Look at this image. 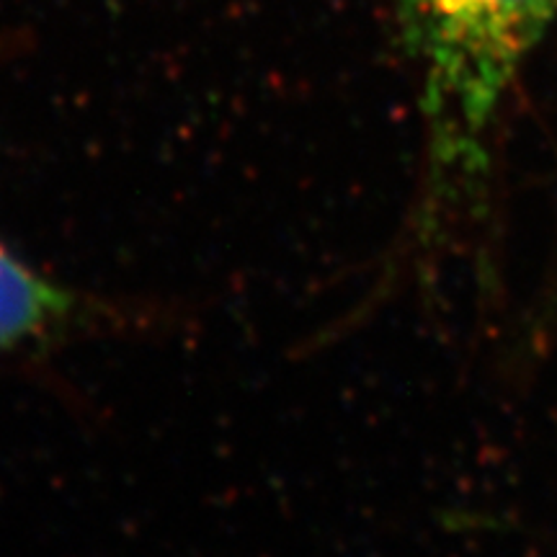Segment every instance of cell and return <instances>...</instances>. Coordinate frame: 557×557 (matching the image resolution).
<instances>
[{
  "mask_svg": "<svg viewBox=\"0 0 557 557\" xmlns=\"http://www.w3.org/2000/svg\"><path fill=\"white\" fill-rule=\"evenodd\" d=\"M421 75L434 186L478 178L485 137L557 0H393Z\"/></svg>",
  "mask_w": 557,
  "mask_h": 557,
  "instance_id": "obj_1",
  "label": "cell"
},
{
  "mask_svg": "<svg viewBox=\"0 0 557 557\" xmlns=\"http://www.w3.org/2000/svg\"><path fill=\"white\" fill-rule=\"evenodd\" d=\"M122 329L127 312L39 271L0 238V359L65 344L86 331Z\"/></svg>",
  "mask_w": 557,
  "mask_h": 557,
  "instance_id": "obj_2",
  "label": "cell"
}]
</instances>
